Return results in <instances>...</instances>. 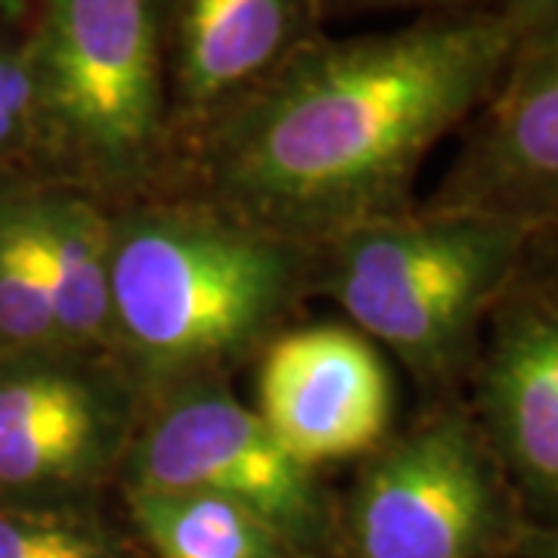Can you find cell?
Listing matches in <instances>:
<instances>
[{
  "instance_id": "277c9868",
  "label": "cell",
  "mask_w": 558,
  "mask_h": 558,
  "mask_svg": "<svg viewBox=\"0 0 558 558\" xmlns=\"http://www.w3.org/2000/svg\"><path fill=\"white\" fill-rule=\"evenodd\" d=\"M38 121L102 178H128L168 128L165 0H38Z\"/></svg>"
},
{
  "instance_id": "7c38bea8",
  "label": "cell",
  "mask_w": 558,
  "mask_h": 558,
  "mask_svg": "<svg viewBox=\"0 0 558 558\" xmlns=\"http://www.w3.org/2000/svg\"><path fill=\"white\" fill-rule=\"evenodd\" d=\"M28 211L60 339L106 341L112 336V223L97 205L72 193L32 199Z\"/></svg>"
},
{
  "instance_id": "d6986e66",
  "label": "cell",
  "mask_w": 558,
  "mask_h": 558,
  "mask_svg": "<svg viewBox=\"0 0 558 558\" xmlns=\"http://www.w3.org/2000/svg\"><path fill=\"white\" fill-rule=\"evenodd\" d=\"M348 7H425L428 10H447V7H472V0H344Z\"/></svg>"
},
{
  "instance_id": "6da1fadb",
  "label": "cell",
  "mask_w": 558,
  "mask_h": 558,
  "mask_svg": "<svg viewBox=\"0 0 558 558\" xmlns=\"http://www.w3.org/2000/svg\"><path fill=\"white\" fill-rule=\"evenodd\" d=\"M515 53V28L487 7L304 40L211 119L208 174L242 218L277 236L400 215L418 165L478 116Z\"/></svg>"
},
{
  "instance_id": "5bb4252c",
  "label": "cell",
  "mask_w": 558,
  "mask_h": 558,
  "mask_svg": "<svg viewBox=\"0 0 558 558\" xmlns=\"http://www.w3.org/2000/svg\"><path fill=\"white\" fill-rule=\"evenodd\" d=\"M0 339L10 344L60 339L28 202L0 205Z\"/></svg>"
},
{
  "instance_id": "52a82bcc",
  "label": "cell",
  "mask_w": 558,
  "mask_h": 558,
  "mask_svg": "<svg viewBox=\"0 0 558 558\" xmlns=\"http://www.w3.org/2000/svg\"><path fill=\"white\" fill-rule=\"evenodd\" d=\"M134 487L233 499L270 521L282 539L314 537L319 521L311 469L279 444L255 410L220 391L174 400L143 432Z\"/></svg>"
},
{
  "instance_id": "ba28073f",
  "label": "cell",
  "mask_w": 558,
  "mask_h": 558,
  "mask_svg": "<svg viewBox=\"0 0 558 558\" xmlns=\"http://www.w3.org/2000/svg\"><path fill=\"white\" fill-rule=\"evenodd\" d=\"M255 413L301 465L314 469L385 444L395 416V385L376 341L357 329L323 323L267 348Z\"/></svg>"
},
{
  "instance_id": "2e32d148",
  "label": "cell",
  "mask_w": 558,
  "mask_h": 558,
  "mask_svg": "<svg viewBox=\"0 0 558 558\" xmlns=\"http://www.w3.org/2000/svg\"><path fill=\"white\" fill-rule=\"evenodd\" d=\"M0 121L20 134L38 121V84L32 60L10 50H0Z\"/></svg>"
},
{
  "instance_id": "3957f363",
  "label": "cell",
  "mask_w": 558,
  "mask_h": 558,
  "mask_svg": "<svg viewBox=\"0 0 558 558\" xmlns=\"http://www.w3.org/2000/svg\"><path fill=\"white\" fill-rule=\"evenodd\" d=\"M299 282L286 236L208 215L112 227V336L156 373L230 357L282 314Z\"/></svg>"
},
{
  "instance_id": "ac0fdd59",
  "label": "cell",
  "mask_w": 558,
  "mask_h": 558,
  "mask_svg": "<svg viewBox=\"0 0 558 558\" xmlns=\"http://www.w3.org/2000/svg\"><path fill=\"white\" fill-rule=\"evenodd\" d=\"M512 558H558V519L549 524H527Z\"/></svg>"
},
{
  "instance_id": "9a60e30c",
  "label": "cell",
  "mask_w": 558,
  "mask_h": 558,
  "mask_svg": "<svg viewBox=\"0 0 558 558\" xmlns=\"http://www.w3.org/2000/svg\"><path fill=\"white\" fill-rule=\"evenodd\" d=\"M0 558H109L102 539L72 521L0 512Z\"/></svg>"
},
{
  "instance_id": "4fadbf2b",
  "label": "cell",
  "mask_w": 558,
  "mask_h": 558,
  "mask_svg": "<svg viewBox=\"0 0 558 558\" xmlns=\"http://www.w3.org/2000/svg\"><path fill=\"white\" fill-rule=\"evenodd\" d=\"M134 521L161 558H279L282 537L248 506L196 490H131Z\"/></svg>"
},
{
  "instance_id": "7a4b0ae2",
  "label": "cell",
  "mask_w": 558,
  "mask_h": 558,
  "mask_svg": "<svg viewBox=\"0 0 558 558\" xmlns=\"http://www.w3.org/2000/svg\"><path fill=\"white\" fill-rule=\"evenodd\" d=\"M537 233L478 211L388 215L344 230L332 292L369 341L425 385L472 373L481 326L531 260Z\"/></svg>"
},
{
  "instance_id": "9c48e42d",
  "label": "cell",
  "mask_w": 558,
  "mask_h": 558,
  "mask_svg": "<svg viewBox=\"0 0 558 558\" xmlns=\"http://www.w3.org/2000/svg\"><path fill=\"white\" fill-rule=\"evenodd\" d=\"M428 208L558 233V40L515 53Z\"/></svg>"
},
{
  "instance_id": "ffe728a7",
  "label": "cell",
  "mask_w": 558,
  "mask_h": 558,
  "mask_svg": "<svg viewBox=\"0 0 558 558\" xmlns=\"http://www.w3.org/2000/svg\"><path fill=\"white\" fill-rule=\"evenodd\" d=\"M537 245H546V248H549V258H553L549 274H553V277H558V233H539Z\"/></svg>"
},
{
  "instance_id": "8fae6325",
  "label": "cell",
  "mask_w": 558,
  "mask_h": 558,
  "mask_svg": "<svg viewBox=\"0 0 558 558\" xmlns=\"http://www.w3.org/2000/svg\"><path fill=\"white\" fill-rule=\"evenodd\" d=\"M119 395L65 369L0 379V487L87 478L121 438Z\"/></svg>"
},
{
  "instance_id": "44dd1931",
  "label": "cell",
  "mask_w": 558,
  "mask_h": 558,
  "mask_svg": "<svg viewBox=\"0 0 558 558\" xmlns=\"http://www.w3.org/2000/svg\"><path fill=\"white\" fill-rule=\"evenodd\" d=\"M16 137H20V131H16V128H10L7 121H0V149H3V146H10Z\"/></svg>"
},
{
  "instance_id": "8992f818",
  "label": "cell",
  "mask_w": 558,
  "mask_h": 558,
  "mask_svg": "<svg viewBox=\"0 0 558 558\" xmlns=\"http://www.w3.org/2000/svg\"><path fill=\"white\" fill-rule=\"evenodd\" d=\"M469 407L531 524L558 519V277L524 270L487 317Z\"/></svg>"
},
{
  "instance_id": "e0dca14e",
  "label": "cell",
  "mask_w": 558,
  "mask_h": 558,
  "mask_svg": "<svg viewBox=\"0 0 558 558\" xmlns=\"http://www.w3.org/2000/svg\"><path fill=\"white\" fill-rule=\"evenodd\" d=\"M509 22L519 35V50L558 40V0H472Z\"/></svg>"
},
{
  "instance_id": "30bf717a",
  "label": "cell",
  "mask_w": 558,
  "mask_h": 558,
  "mask_svg": "<svg viewBox=\"0 0 558 558\" xmlns=\"http://www.w3.org/2000/svg\"><path fill=\"white\" fill-rule=\"evenodd\" d=\"M317 0H165L168 84L186 116L215 119L304 40Z\"/></svg>"
},
{
  "instance_id": "5b68a950",
  "label": "cell",
  "mask_w": 558,
  "mask_h": 558,
  "mask_svg": "<svg viewBox=\"0 0 558 558\" xmlns=\"http://www.w3.org/2000/svg\"><path fill=\"white\" fill-rule=\"evenodd\" d=\"M531 521L478 418L440 403L388 440L351 506L357 558H512Z\"/></svg>"
}]
</instances>
